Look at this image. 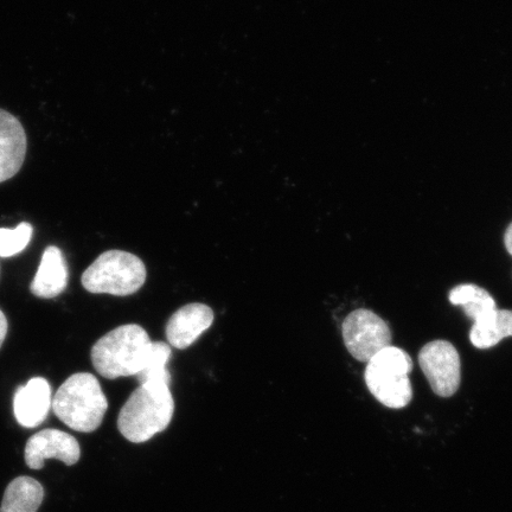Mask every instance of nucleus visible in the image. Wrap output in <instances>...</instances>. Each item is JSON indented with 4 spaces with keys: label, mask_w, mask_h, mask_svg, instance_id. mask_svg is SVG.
I'll return each instance as SVG.
<instances>
[{
    "label": "nucleus",
    "mask_w": 512,
    "mask_h": 512,
    "mask_svg": "<svg viewBox=\"0 0 512 512\" xmlns=\"http://www.w3.org/2000/svg\"><path fill=\"white\" fill-rule=\"evenodd\" d=\"M175 412L170 386L144 383L134 390L118 416V430L133 444H143L169 427Z\"/></svg>",
    "instance_id": "nucleus-1"
},
{
    "label": "nucleus",
    "mask_w": 512,
    "mask_h": 512,
    "mask_svg": "<svg viewBox=\"0 0 512 512\" xmlns=\"http://www.w3.org/2000/svg\"><path fill=\"white\" fill-rule=\"evenodd\" d=\"M32 226L28 222L15 229L0 228V258H11L24 251L32 238Z\"/></svg>",
    "instance_id": "nucleus-17"
},
{
    "label": "nucleus",
    "mask_w": 512,
    "mask_h": 512,
    "mask_svg": "<svg viewBox=\"0 0 512 512\" xmlns=\"http://www.w3.org/2000/svg\"><path fill=\"white\" fill-rule=\"evenodd\" d=\"M24 457L31 470L43 469L46 459H57L73 466L80 460L81 448L73 435L48 428L32 435L25 446Z\"/></svg>",
    "instance_id": "nucleus-8"
},
{
    "label": "nucleus",
    "mask_w": 512,
    "mask_h": 512,
    "mask_svg": "<svg viewBox=\"0 0 512 512\" xmlns=\"http://www.w3.org/2000/svg\"><path fill=\"white\" fill-rule=\"evenodd\" d=\"M342 335L349 354L360 362H369L392 343V332L375 312L358 309L344 319Z\"/></svg>",
    "instance_id": "nucleus-6"
},
{
    "label": "nucleus",
    "mask_w": 512,
    "mask_h": 512,
    "mask_svg": "<svg viewBox=\"0 0 512 512\" xmlns=\"http://www.w3.org/2000/svg\"><path fill=\"white\" fill-rule=\"evenodd\" d=\"M51 408L57 418L72 430L92 433L104 421L108 402L94 375L78 373L70 376L57 390Z\"/></svg>",
    "instance_id": "nucleus-3"
},
{
    "label": "nucleus",
    "mask_w": 512,
    "mask_h": 512,
    "mask_svg": "<svg viewBox=\"0 0 512 512\" xmlns=\"http://www.w3.org/2000/svg\"><path fill=\"white\" fill-rule=\"evenodd\" d=\"M44 499V488L38 480L22 476L8 485L0 512H37Z\"/></svg>",
    "instance_id": "nucleus-14"
},
{
    "label": "nucleus",
    "mask_w": 512,
    "mask_h": 512,
    "mask_svg": "<svg viewBox=\"0 0 512 512\" xmlns=\"http://www.w3.org/2000/svg\"><path fill=\"white\" fill-rule=\"evenodd\" d=\"M504 245L507 248V251L512 256V222L507 229V232L504 234Z\"/></svg>",
    "instance_id": "nucleus-19"
},
{
    "label": "nucleus",
    "mask_w": 512,
    "mask_h": 512,
    "mask_svg": "<svg viewBox=\"0 0 512 512\" xmlns=\"http://www.w3.org/2000/svg\"><path fill=\"white\" fill-rule=\"evenodd\" d=\"M214 311L206 304L192 303L181 307L166 324L165 334L171 347H191L214 323Z\"/></svg>",
    "instance_id": "nucleus-9"
},
{
    "label": "nucleus",
    "mask_w": 512,
    "mask_h": 512,
    "mask_svg": "<svg viewBox=\"0 0 512 512\" xmlns=\"http://www.w3.org/2000/svg\"><path fill=\"white\" fill-rule=\"evenodd\" d=\"M451 304L463 307L465 315L473 320L488 315L497 309L495 299L484 288L473 284H463L454 287L448 294Z\"/></svg>",
    "instance_id": "nucleus-15"
},
{
    "label": "nucleus",
    "mask_w": 512,
    "mask_h": 512,
    "mask_svg": "<svg viewBox=\"0 0 512 512\" xmlns=\"http://www.w3.org/2000/svg\"><path fill=\"white\" fill-rule=\"evenodd\" d=\"M152 341L138 324L121 325L94 344L93 367L105 379L136 376L143 369Z\"/></svg>",
    "instance_id": "nucleus-2"
},
{
    "label": "nucleus",
    "mask_w": 512,
    "mask_h": 512,
    "mask_svg": "<svg viewBox=\"0 0 512 512\" xmlns=\"http://www.w3.org/2000/svg\"><path fill=\"white\" fill-rule=\"evenodd\" d=\"M68 279V266L61 249L50 246L42 255L41 265L32 280L30 291L38 298H55L66 290Z\"/></svg>",
    "instance_id": "nucleus-12"
},
{
    "label": "nucleus",
    "mask_w": 512,
    "mask_h": 512,
    "mask_svg": "<svg viewBox=\"0 0 512 512\" xmlns=\"http://www.w3.org/2000/svg\"><path fill=\"white\" fill-rule=\"evenodd\" d=\"M419 364L431 388L440 398H451L462 382V362L451 342L433 341L420 350Z\"/></svg>",
    "instance_id": "nucleus-7"
},
{
    "label": "nucleus",
    "mask_w": 512,
    "mask_h": 512,
    "mask_svg": "<svg viewBox=\"0 0 512 512\" xmlns=\"http://www.w3.org/2000/svg\"><path fill=\"white\" fill-rule=\"evenodd\" d=\"M27 150V134L21 121L0 108V183L18 174Z\"/></svg>",
    "instance_id": "nucleus-10"
},
{
    "label": "nucleus",
    "mask_w": 512,
    "mask_h": 512,
    "mask_svg": "<svg viewBox=\"0 0 512 512\" xmlns=\"http://www.w3.org/2000/svg\"><path fill=\"white\" fill-rule=\"evenodd\" d=\"M146 267L137 255L124 251L102 253L82 274V286L94 294L127 297L146 281Z\"/></svg>",
    "instance_id": "nucleus-5"
},
{
    "label": "nucleus",
    "mask_w": 512,
    "mask_h": 512,
    "mask_svg": "<svg viewBox=\"0 0 512 512\" xmlns=\"http://www.w3.org/2000/svg\"><path fill=\"white\" fill-rule=\"evenodd\" d=\"M51 403L49 382L43 377H34L15 394L14 412L18 424L27 428L40 426L47 419Z\"/></svg>",
    "instance_id": "nucleus-11"
},
{
    "label": "nucleus",
    "mask_w": 512,
    "mask_h": 512,
    "mask_svg": "<svg viewBox=\"0 0 512 512\" xmlns=\"http://www.w3.org/2000/svg\"><path fill=\"white\" fill-rule=\"evenodd\" d=\"M413 370L411 356L405 350L389 345L368 362L364 380L369 392L383 406L406 407L413 399L409 374Z\"/></svg>",
    "instance_id": "nucleus-4"
},
{
    "label": "nucleus",
    "mask_w": 512,
    "mask_h": 512,
    "mask_svg": "<svg viewBox=\"0 0 512 512\" xmlns=\"http://www.w3.org/2000/svg\"><path fill=\"white\" fill-rule=\"evenodd\" d=\"M512 337V311L498 310L488 313L473 323L470 341L477 349L496 347L504 338Z\"/></svg>",
    "instance_id": "nucleus-13"
},
{
    "label": "nucleus",
    "mask_w": 512,
    "mask_h": 512,
    "mask_svg": "<svg viewBox=\"0 0 512 512\" xmlns=\"http://www.w3.org/2000/svg\"><path fill=\"white\" fill-rule=\"evenodd\" d=\"M172 356L169 344L164 342H152L149 354H147L144 367L136 375L140 384L164 383L170 386L171 375L166 369Z\"/></svg>",
    "instance_id": "nucleus-16"
},
{
    "label": "nucleus",
    "mask_w": 512,
    "mask_h": 512,
    "mask_svg": "<svg viewBox=\"0 0 512 512\" xmlns=\"http://www.w3.org/2000/svg\"><path fill=\"white\" fill-rule=\"evenodd\" d=\"M9 324L2 310H0V348L5 341L6 335H8Z\"/></svg>",
    "instance_id": "nucleus-18"
}]
</instances>
